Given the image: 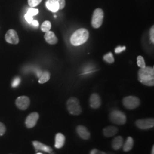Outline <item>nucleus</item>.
<instances>
[{
    "mask_svg": "<svg viewBox=\"0 0 154 154\" xmlns=\"http://www.w3.org/2000/svg\"><path fill=\"white\" fill-rule=\"evenodd\" d=\"M89 103L90 106L91 108L94 109H97L101 106V98L98 94H93L90 97Z\"/></svg>",
    "mask_w": 154,
    "mask_h": 154,
    "instance_id": "11",
    "label": "nucleus"
},
{
    "mask_svg": "<svg viewBox=\"0 0 154 154\" xmlns=\"http://www.w3.org/2000/svg\"><path fill=\"white\" fill-rule=\"evenodd\" d=\"M32 143H33L34 147L35 148L37 151L40 150L50 154L51 153V152L53 151V149H51L50 147L45 144L44 143L39 142L38 141L35 140V141H33Z\"/></svg>",
    "mask_w": 154,
    "mask_h": 154,
    "instance_id": "13",
    "label": "nucleus"
},
{
    "mask_svg": "<svg viewBox=\"0 0 154 154\" xmlns=\"http://www.w3.org/2000/svg\"><path fill=\"white\" fill-rule=\"evenodd\" d=\"M42 0H28V4L30 7L33 8L38 5Z\"/></svg>",
    "mask_w": 154,
    "mask_h": 154,
    "instance_id": "24",
    "label": "nucleus"
},
{
    "mask_svg": "<svg viewBox=\"0 0 154 154\" xmlns=\"http://www.w3.org/2000/svg\"><path fill=\"white\" fill-rule=\"evenodd\" d=\"M56 1L58 2L59 4L60 9H63L66 5L65 0H56Z\"/></svg>",
    "mask_w": 154,
    "mask_h": 154,
    "instance_id": "29",
    "label": "nucleus"
},
{
    "mask_svg": "<svg viewBox=\"0 0 154 154\" xmlns=\"http://www.w3.org/2000/svg\"><path fill=\"white\" fill-rule=\"evenodd\" d=\"M6 131V127L2 122H0V136H2Z\"/></svg>",
    "mask_w": 154,
    "mask_h": 154,
    "instance_id": "28",
    "label": "nucleus"
},
{
    "mask_svg": "<svg viewBox=\"0 0 154 154\" xmlns=\"http://www.w3.org/2000/svg\"><path fill=\"white\" fill-rule=\"evenodd\" d=\"M89 37L88 31L85 28L77 30L72 34L70 38L71 44L74 46H79L85 44Z\"/></svg>",
    "mask_w": 154,
    "mask_h": 154,
    "instance_id": "2",
    "label": "nucleus"
},
{
    "mask_svg": "<svg viewBox=\"0 0 154 154\" xmlns=\"http://www.w3.org/2000/svg\"><path fill=\"white\" fill-rule=\"evenodd\" d=\"M5 40L9 44H18L19 43V38L16 31L13 29L9 30L6 33Z\"/></svg>",
    "mask_w": 154,
    "mask_h": 154,
    "instance_id": "9",
    "label": "nucleus"
},
{
    "mask_svg": "<svg viewBox=\"0 0 154 154\" xmlns=\"http://www.w3.org/2000/svg\"><path fill=\"white\" fill-rule=\"evenodd\" d=\"M98 152H99V150L98 149H93L90 151V154H98Z\"/></svg>",
    "mask_w": 154,
    "mask_h": 154,
    "instance_id": "33",
    "label": "nucleus"
},
{
    "mask_svg": "<svg viewBox=\"0 0 154 154\" xmlns=\"http://www.w3.org/2000/svg\"><path fill=\"white\" fill-rule=\"evenodd\" d=\"M76 131L78 136L83 140H88L90 138V133L88 129L83 125H79L77 127Z\"/></svg>",
    "mask_w": 154,
    "mask_h": 154,
    "instance_id": "12",
    "label": "nucleus"
},
{
    "mask_svg": "<svg viewBox=\"0 0 154 154\" xmlns=\"http://www.w3.org/2000/svg\"><path fill=\"white\" fill-rule=\"evenodd\" d=\"M138 81L145 86H154V67L146 66L140 68L138 72Z\"/></svg>",
    "mask_w": 154,
    "mask_h": 154,
    "instance_id": "1",
    "label": "nucleus"
},
{
    "mask_svg": "<svg viewBox=\"0 0 154 154\" xmlns=\"http://www.w3.org/2000/svg\"><path fill=\"white\" fill-rule=\"evenodd\" d=\"M31 23L32 24L33 26L35 27H38L39 26V22L37 20H33Z\"/></svg>",
    "mask_w": 154,
    "mask_h": 154,
    "instance_id": "32",
    "label": "nucleus"
},
{
    "mask_svg": "<svg viewBox=\"0 0 154 154\" xmlns=\"http://www.w3.org/2000/svg\"><path fill=\"white\" fill-rule=\"evenodd\" d=\"M66 107L69 112L73 116H79L82 112L79 101L75 97H71L67 100Z\"/></svg>",
    "mask_w": 154,
    "mask_h": 154,
    "instance_id": "3",
    "label": "nucleus"
},
{
    "mask_svg": "<svg viewBox=\"0 0 154 154\" xmlns=\"http://www.w3.org/2000/svg\"><path fill=\"white\" fill-rule=\"evenodd\" d=\"M134 139L132 137H128L127 138L126 140L125 144L123 145V149L125 152H128L132 149V147L134 146Z\"/></svg>",
    "mask_w": 154,
    "mask_h": 154,
    "instance_id": "19",
    "label": "nucleus"
},
{
    "mask_svg": "<svg viewBox=\"0 0 154 154\" xmlns=\"http://www.w3.org/2000/svg\"><path fill=\"white\" fill-rule=\"evenodd\" d=\"M109 119L112 123L118 125H125L127 121L126 116L122 111L119 110H114L110 112Z\"/></svg>",
    "mask_w": 154,
    "mask_h": 154,
    "instance_id": "4",
    "label": "nucleus"
},
{
    "mask_svg": "<svg viewBox=\"0 0 154 154\" xmlns=\"http://www.w3.org/2000/svg\"><path fill=\"white\" fill-rule=\"evenodd\" d=\"M45 41L50 45H55L58 42V38L53 32L49 31L45 33L44 36Z\"/></svg>",
    "mask_w": 154,
    "mask_h": 154,
    "instance_id": "16",
    "label": "nucleus"
},
{
    "mask_svg": "<svg viewBox=\"0 0 154 154\" xmlns=\"http://www.w3.org/2000/svg\"><path fill=\"white\" fill-rule=\"evenodd\" d=\"M39 117V116L38 112H34L30 114L27 116L25 121V125L26 127L28 128H32L35 126L38 120Z\"/></svg>",
    "mask_w": 154,
    "mask_h": 154,
    "instance_id": "10",
    "label": "nucleus"
},
{
    "mask_svg": "<svg viewBox=\"0 0 154 154\" xmlns=\"http://www.w3.org/2000/svg\"><path fill=\"white\" fill-rule=\"evenodd\" d=\"M38 9H34V8H30V9H28L27 13H28V14H29V15H30V16H32L33 17L34 16L37 15V14L38 13Z\"/></svg>",
    "mask_w": 154,
    "mask_h": 154,
    "instance_id": "25",
    "label": "nucleus"
},
{
    "mask_svg": "<svg viewBox=\"0 0 154 154\" xmlns=\"http://www.w3.org/2000/svg\"><path fill=\"white\" fill-rule=\"evenodd\" d=\"M46 8L52 12H57L60 9V6L56 0H48L46 2Z\"/></svg>",
    "mask_w": 154,
    "mask_h": 154,
    "instance_id": "17",
    "label": "nucleus"
},
{
    "mask_svg": "<svg viewBox=\"0 0 154 154\" xmlns=\"http://www.w3.org/2000/svg\"><path fill=\"white\" fill-rule=\"evenodd\" d=\"M103 60H105L106 62H107L109 63H112L114 62L115 60L114 58L113 54H112V53H108L107 54H105L103 56Z\"/></svg>",
    "mask_w": 154,
    "mask_h": 154,
    "instance_id": "22",
    "label": "nucleus"
},
{
    "mask_svg": "<svg viewBox=\"0 0 154 154\" xmlns=\"http://www.w3.org/2000/svg\"><path fill=\"white\" fill-rule=\"evenodd\" d=\"M118 132V128L116 126H109L106 127L103 130V134L105 137L110 138L115 136Z\"/></svg>",
    "mask_w": 154,
    "mask_h": 154,
    "instance_id": "14",
    "label": "nucleus"
},
{
    "mask_svg": "<svg viewBox=\"0 0 154 154\" xmlns=\"http://www.w3.org/2000/svg\"><path fill=\"white\" fill-rule=\"evenodd\" d=\"M137 65L140 68H143V67L146 66L145 61H144V60L142 56H141V55L138 56V57H137Z\"/></svg>",
    "mask_w": 154,
    "mask_h": 154,
    "instance_id": "23",
    "label": "nucleus"
},
{
    "mask_svg": "<svg viewBox=\"0 0 154 154\" xmlns=\"http://www.w3.org/2000/svg\"><path fill=\"white\" fill-rule=\"evenodd\" d=\"M151 154H154V146H152V150H151Z\"/></svg>",
    "mask_w": 154,
    "mask_h": 154,
    "instance_id": "34",
    "label": "nucleus"
},
{
    "mask_svg": "<svg viewBox=\"0 0 154 154\" xmlns=\"http://www.w3.org/2000/svg\"><path fill=\"white\" fill-rule=\"evenodd\" d=\"M30 103L29 98L26 96H21L17 98L16 104L17 107L21 110H26Z\"/></svg>",
    "mask_w": 154,
    "mask_h": 154,
    "instance_id": "8",
    "label": "nucleus"
},
{
    "mask_svg": "<svg viewBox=\"0 0 154 154\" xmlns=\"http://www.w3.org/2000/svg\"><path fill=\"white\" fill-rule=\"evenodd\" d=\"M137 127L141 130H147L154 126V118L140 119L135 122Z\"/></svg>",
    "mask_w": 154,
    "mask_h": 154,
    "instance_id": "7",
    "label": "nucleus"
},
{
    "mask_svg": "<svg viewBox=\"0 0 154 154\" xmlns=\"http://www.w3.org/2000/svg\"><path fill=\"white\" fill-rule=\"evenodd\" d=\"M123 145V138L118 136L114 138L112 142V147L114 150H118Z\"/></svg>",
    "mask_w": 154,
    "mask_h": 154,
    "instance_id": "18",
    "label": "nucleus"
},
{
    "mask_svg": "<svg viewBox=\"0 0 154 154\" xmlns=\"http://www.w3.org/2000/svg\"><path fill=\"white\" fill-rule=\"evenodd\" d=\"M50 74L48 72H45L42 73L41 75L39 77L38 82L41 84H43L48 82L50 79Z\"/></svg>",
    "mask_w": 154,
    "mask_h": 154,
    "instance_id": "20",
    "label": "nucleus"
},
{
    "mask_svg": "<svg viewBox=\"0 0 154 154\" xmlns=\"http://www.w3.org/2000/svg\"><path fill=\"white\" fill-rule=\"evenodd\" d=\"M65 137L61 133L56 134L55 137V144L54 147L56 149H61L65 143Z\"/></svg>",
    "mask_w": 154,
    "mask_h": 154,
    "instance_id": "15",
    "label": "nucleus"
},
{
    "mask_svg": "<svg viewBox=\"0 0 154 154\" xmlns=\"http://www.w3.org/2000/svg\"><path fill=\"white\" fill-rule=\"evenodd\" d=\"M25 18L26 20V21L29 23H31L32 21L33 20V17L29 14H28V13H26L25 15Z\"/></svg>",
    "mask_w": 154,
    "mask_h": 154,
    "instance_id": "30",
    "label": "nucleus"
},
{
    "mask_svg": "<svg viewBox=\"0 0 154 154\" xmlns=\"http://www.w3.org/2000/svg\"><path fill=\"white\" fill-rule=\"evenodd\" d=\"M154 26H152L150 30H149V38L151 41L154 44Z\"/></svg>",
    "mask_w": 154,
    "mask_h": 154,
    "instance_id": "27",
    "label": "nucleus"
},
{
    "mask_svg": "<svg viewBox=\"0 0 154 154\" xmlns=\"http://www.w3.org/2000/svg\"><path fill=\"white\" fill-rule=\"evenodd\" d=\"M98 154H107L105 152H103V151H99V152H98Z\"/></svg>",
    "mask_w": 154,
    "mask_h": 154,
    "instance_id": "35",
    "label": "nucleus"
},
{
    "mask_svg": "<svg viewBox=\"0 0 154 154\" xmlns=\"http://www.w3.org/2000/svg\"><path fill=\"white\" fill-rule=\"evenodd\" d=\"M104 17V13L102 9L100 8L96 9L94 11L92 20L91 25L94 28L98 29L102 25Z\"/></svg>",
    "mask_w": 154,
    "mask_h": 154,
    "instance_id": "5",
    "label": "nucleus"
},
{
    "mask_svg": "<svg viewBox=\"0 0 154 154\" xmlns=\"http://www.w3.org/2000/svg\"><path fill=\"white\" fill-rule=\"evenodd\" d=\"M37 154H42V153H39H39H37Z\"/></svg>",
    "mask_w": 154,
    "mask_h": 154,
    "instance_id": "36",
    "label": "nucleus"
},
{
    "mask_svg": "<svg viewBox=\"0 0 154 154\" xmlns=\"http://www.w3.org/2000/svg\"><path fill=\"white\" fill-rule=\"evenodd\" d=\"M126 50V47L125 46H118L115 49V52L116 53H120L122 51H124Z\"/></svg>",
    "mask_w": 154,
    "mask_h": 154,
    "instance_id": "31",
    "label": "nucleus"
},
{
    "mask_svg": "<svg viewBox=\"0 0 154 154\" xmlns=\"http://www.w3.org/2000/svg\"><path fill=\"white\" fill-rule=\"evenodd\" d=\"M51 22L49 21H45L42 23L41 29V30L43 32L46 33V32L50 31V30L51 29Z\"/></svg>",
    "mask_w": 154,
    "mask_h": 154,
    "instance_id": "21",
    "label": "nucleus"
},
{
    "mask_svg": "<svg viewBox=\"0 0 154 154\" xmlns=\"http://www.w3.org/2000/svg\"><path fill=\"white\" fill-rule=\"evenodd\" d=\"M140 104V99L135 96H128L123 99V105L128 110L135 109Z\"/></svg>",
    "mask_w": 154,
    "mask_h": 154,
    "instance_id": "6",
    "label": "nucleus"
},
{
    "mask_svg": "<svg viewBox=\"0 0 154 154\" xmlns=\"http://www.w3.org/2000/svg\"><path fill=\"white\" fill-rule=\"evenodd\" d=\"M20 82H21L20 78L19 77H17L13 80V81L12 82V87L16 88L17 86H18L19 85Z\"/></svg>",
    "mask_w": 154,
    "mask_h": 154,
    "instance_id": "26",
    "label": "nucleus"
}]
</instances>
